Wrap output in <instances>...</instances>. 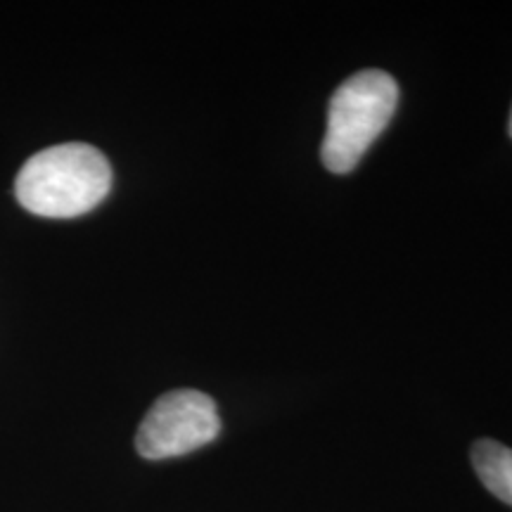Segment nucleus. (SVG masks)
Returning a JSON list of instances; mask_svg holds the SVG:
<instances>
[{"mask_svg": "<svg viewBox=\"0 0 512 512\" xmlns=\"http://www.w3.org/2000/svg\"><path fill=\"white\" fill-rule=\"evenodd\" d=\"M112 166L98 147L62 143L36 152L19 169V204L43 219H74L88 214L110 195Z\"/></svg>", "mask_w": 512, "mask_h": 512, "instance_id": "obj_1", "label": "nucleus"}, {"mask_svg": "<svg viewBox=\"0 0 512 512\" xmlns=\"http://www.w3.org/2000/svg\"><path fill=\"white\" fill-rule=\"evenodd\" d=\"M396 105L399 86L387 72L366 69L344 81L330 100L328 131L320 147L325 169L332 174L354 171L392 121Z\"/></svg>", "mask_w": 512, "mask_h": 512, "instance_id": "obj_2", "label": "nucleus"}, {"mask_svg": "<svg viewBox=\"0 0 512 512\" xmlns=\"http://www.w3.org/2000/svg\"><path fill=\"white\" fill-rule=\"evenodd\" d=\"M221 432V418L211 396L197 389H176L152 403L136 437L138 453L147 460L185 456L207 446Z\"/></svg>", "mask_w": 512, "mask_h": 512, "instance_id": "obj_3", "label": "nucleus"}, {"mask_svg": "<svg viewBox=\"0 0 512 512\" xmlns=\"http://www.w3.org/2000/svg\"><path fill=\"white\" fill-rule=\"evenodd\" d=\"M472 465L482 484L503 503L512 505V448L494 439H482L472 446Z\"/></svg>", "mask_w": 512, "mask_h": 512, "instance_id": "obj_4", "label": "nucleus"}, {"mask_svg": "<svg viewBox=\"0 0 512 512\" xmlns=\"http://www.w3.org/2000/svg\"><path fill=\"white\" fill-rule=\"evenodd\" d=\"M510 138H512V114H510Z\"/></svg>", "mask_w": 512, "mask_h": 512, "instance_id": "obj_5", "label": "nucleus"}]
</instances>
